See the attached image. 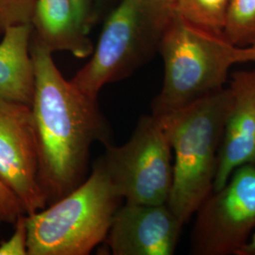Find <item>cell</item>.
Instances as JSON below:
<instances>
[{
    "label": "cell",
    "instance_id": "1",
    "mask_svg": "<svg viewBox=\"0 0 255 255\" xmlns=\"http://www.w3.org/2000/svg\"><path fill=\"white\" fill-rule=\"evenodd\" d=\"M30 53L35 74L31 111L40 181L49 205L86 180L93 144L108 146L112 130L98 99L64 79L52 52L31 39Z\"/></svg>",
    "mask_w": 255,
    "mask_h": 255
},
{
    "label": "cell",
    "instance_id": "18",
    "mask_svg": "<svg viewBox=\"0 0 255 255\" xmlns=\"http://www.w3.org/2000/svg\"><path fill=\"white\" fill-rule=\"evenodd\" d=\"M83 27L90 32L99 18L101 11L100 0H71Z\"/></svg>",
    "mask_w": 255,
    "mask_h": 255
},
{
    "label": "cell",
    "instance_id": "3",
    "mask_svg": "<svg viewBox=\"0 0 255 255\" xmlns=\"http://www.w3.org/2000/svg\"><path fill=\"white\" fill-rule=\"evenodd\" d=\"M122 198L101 162L73 191L26 215L27 255H88L105 241Z\"/></svg>",
    "mask_w": 255,
    "mask_h": 255
},
{
    "label": "cell",
    "instance_id": "14",
    "mask_svg": "<svg viewBox=\"0 0 255 255\" xmlns=\"http://www.w3.org/2000/svg\"><path fill=\"white\" fill-rule=\"evenodd\" d=\"M229 0H174L175 11L183 19L211 31L223 33Z\"/></svg>",
    "mask_w": 255,
    "mask_h": 255
},
{
    "label": "cell",
    "instance_id": "17",
    "mask_svg": "<svg viewBox=\"0 0 255 255\" xmlns=\"http://www.w3.org/2000/svg\"><path fill=\"white\" fill-rule=\"evenodd\" d=\"M0 211L3 222L15 223L20 215L25 214L16 197L0 182Z\"/></svg>",
    "mask_w": 255,
    "mask_h": 255
},
{
    "label": "cell",
    "instance_id": "15",
    "mask_svg": "<svg viewBox=\"0 0 255 255\" xmlns=\"http://www.w3.org/2000/svg\"><path fill=\"white\" fill-rule=\"evenodd\" d=\"M36 0H0V34L9 27L30 24Z\"/></svg>",
    "mask_w": 255,
    "mask_h": 255
},
{
    "label": "cell",
    "instance_id": "2",
    "mask_svg": "<svg viewBox=\"0 0 255 255\" xmlns=\"http://www.w3.org/2000/svg\"><path fill=\"white\" fill-rule=\"evenodd\" d=\"M231 106L224 88L191 105L158 117L174 153L167 205L184 225L214 190L219 148Z\"/></svg>",
    "mask_w": 255,
    "mask_h": 255
},
{
    "label": "cell",
    "instance_id": "22",
    "mask_svg": "<svg viewBox=\"0 0 255 255\" xmlns=\"http://www.w3.org/2000/svg\"><path fill=\"white\" fill-rule=\"evenodd\" d=\"M3 222V219H2V215H1V211H0V224Z\"/></svg>",
    "mask_w": 255,
    "mask_h": 255
},
{
    "label": "cell",
    "instance_id": "10",
    "mask_svg": "<svg viewBox=\"0 0 255 255\" xmlns=\"http://www.w3.org/2000/svg\"><path fill=\"white\" fill-rule=\"evenodd\" d=\"M231 106L226 119L214 190L222 188L237 167L255 165V68L233 74Z\"/></svg>",
    "mask_w": 255,
    "mask_h": 255
},
{
    "label": "cell",
    "instance_id": "12",
    "mask_svg": "<svg viewBox=\"0 0 255 255\" xmlns=\"http://www.w3.org/2000/svg\"><path fill=\"white\" fill-rule=\"evenodd\" d=\"M0 41V101L31 106L35 74L30 53V24L9 27Z\"/></svg>",
    "mask_w": 255,
    "mask_h": 255
},
{
    "label": "cell",
    "instance_id": "4",
    "mask_svg": "<svg viewBox=\"0 0 255 255\" xmlns=\"http://www.w3.org/2000/svg\"><path fill=\"white\" fill-rule=\"evenodd\" d=\"M174 0H120L106 19L89 62L70 81L97 98L147 63L173 18Z\"/></svg>",
    "mask_w": 255,
    "mask_h": 255
},
{
    "label": "cell",
    "instance_id": "8",
    "mask_svg": "<svg viewBox=\"0 0 255 255\" xmlns=\"http://www.w3.org/2000/svg\"><path fill=\"white\" fill-rule=\"evenodd\" d=\"M0 182L29 215L47 206L31 106L0 101Z\"/></svg>",
    "mask_w": 255,
    "mask_h": 255
},
{
    "label": "cell",
    "instance_id": "19",
    "mask_svg": "<svg viewBox=\"0 0 255 255\" xmlns=\"http://www.w3.org/2000/svg\"><path fill=\"white\" fill-rule=\"evenodd\" d=\"M237 64L244 63H255V43L245 47H237L236 53Z\"/></svg>",
    "mask_w": 255,
    "mask_h": 255
},
{
    "label": "cell",
    "instance_id": "7",
    "mask_svg": "<svg viewBox=\"0 0 255 255\" xmlns=\"http://www.w3.org/2000/svg\"><path fill=\"white\" fill-rule=\"evenodd\" d=\"M196 213L192 255H238L255 229V165L237 167Z\"/></svg>",
    "mask_w": 255,
    "mask_h": 255
},
{
    "label": "cell",
    "instance_id": "5",
    "mask_svg": "<svg viewBox=\"0 0 255 255\" xmlns=\"http://www.w3.org/2000/svg\"><path fill=\"white\" fill-rule=\"evenodd\" d=\"M237 47L223 33L196 26L176 12L159 46L164 82L151 114L185 108L224 89L229 70L237 64Z\"/></svg>",
    "mask_w": 255,
    "mask_h": 255
},
{
    "label": "cell",
    "instance_id": "16",
    "mask_svg": "<svg viewBox=\"0 0 255 255\" xmlns=\"http://www.w3.org/2000/svg\"><path fill=\"white\" fill-rule=\"evenodd\" d=\"M15 229L9 239L0 244V255H27V230L26 214L20 215Z\"/></svg>",
    "mask_w": 255,
    "mask_h": 255
},
{
    "label": "cell",
    "instance_id": "21",
    "mask_svg": "<svg viewBox=\"0 0 255 255\" xmlns=\"http://www.w3.org/2000/svg\"><path fill=\"white\" fill-rule=\"evenodd\" d=\"M107 1H108V0H100V6H101V7H102V5H103V4H105Z\"/></svg>",
    "mask_w": 255,
    "mask_h": 255
},
{
    "label": "cell",
    "instance_id": "9",
    "mask_svg": "<svg viewBox=\"0 0 255 255\" xmlns=\"http://www.w3.org/2000/svg\"><path fill=\"white\" fill-rule=\"evenodd\" d=\"M182 226L167 203H125L116 212L104 242L114 255H172Z\"/></svg>",
    "mask_w": 255,
    "mask_h": 255
},
{
    "label": "cell",
    "instance_id": "13",
    "mask_svg": "<svg viewBox=\"0 0 255 255\" xmlns=\"http://www.w3.org/2000/svg\"><path fill=\"white\" fill-rule=\"evenodd\" d=\"M222 32L234 46L255 44V0H229Z\"/></svg>",
    "mask_w": 255,
    "mask_h": 255
},
{
    "label": "cell",
    "instance_id": "6",
    "mask_svg": "<svg viewBox=\"0 0 255 255\" xmlns=\"http://www.w3.org/2000/svg\"><path fill=\"white\" fill-rule=\"evenodd\" d=\"M101 160L125 203H167L173 181L172 148L158 117H141L127 142L106 146Z\"/></svg>",
    "mask_w": 255,
    "mask_h": 255
},
{
    "label": "cell",
    "instance_id": "20",
    "mask_svg": "<svg viewBox=\"0 0 255 255\" xmlns=\"http://www.w3.org/2000/svg\"><path fill=\"white\" fill-rule=\"evenodd\" d=\"M237 255H255V233Z\"/></svg>",
    "mask_w": 255,
    "mask_h": 255
},
{
    "label": "cell",
    "instance_id": "11",
    "mask_svg": "<svg viewBox=\"0 0 255 255\" xmlns=\"http://www.w3.org/2000/svg\"><path fill=\"white\" fill-rule=\"evenodd\" d=\"M31 39L50 52L67 51L84 59L94 44L71 0H36L31 17Z\"/></svg>",
    "mask_w": 255,
    "mask_h": 255
}]
</instances>
